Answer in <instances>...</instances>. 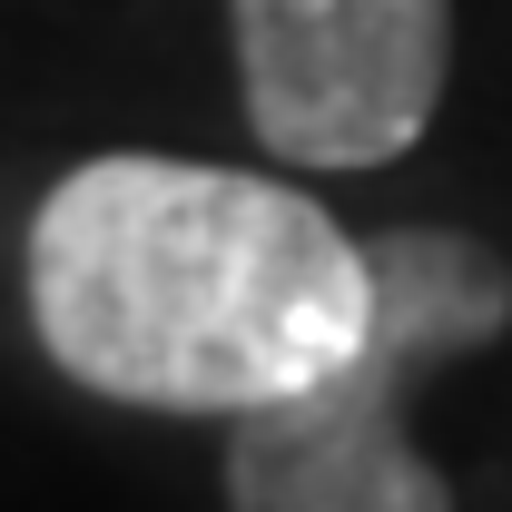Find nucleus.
Wrapping results in <instances>:
<instances>
[{
  "mask_svg": "<svg viewBox=\"0 0 512 512\" xmlns=\"http://www.w3.org/2000/svg\"><path fill=\"white\" fill-rule=\"evenodd\" d=\"M30 325L109 404L237 424L365 355L375 266L286 178L109 148L30 217Z\"/></svg>",
  "mask_w": 512,
  "mask_h": 512,
  "instance_id": "nucleus-1",
  "label": "nucleus"
},
{
  "mask_svg": "<svg viewBox=\"0 0 512 512\" xmlns=\"http://www.w3.org/2000/svg\"><path fill=\"white\" fill-rule=\"evenodd\" d=\"M375 335L325 384L256 404L227 434V512H453L444 463L404 434V394L512 325V266L463 227H384Z\"/></svg>",
  "mask_w": 512,
  "mask_h": 512,
  "instance_id": "nucleus-2",
  "label": "nucleus"
},
{
  "mask_svg": "<svg viewBox=\"0 0 512 512\" xmlns=\"http://www.w3.org/2000/svg\"><path fill=\"white\" fill-rule=\"evenodd\" d=\"M237 99L286 168H394L453 79V0H227Z\"/></svg>",
  "mask_w": 512,
  "mask_h": 512,
  "instance_id": "nucleus-3",
  "label": "nucleus"
}]
</instances>
